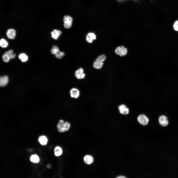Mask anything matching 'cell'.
Segmentation results:
<instances>
[{
    "label": "cell",
    "instance_id": "6da1fadb",
    "mask_svg": "<svg viewBox=\"0 0 178 178\" xmlns=\"http://www.w3.org/2000/svg\"><path fill=\"white\" fill-rule=\"evenodd\" d=\"M70 125L68 122H64L62 119L59 121L57 127L58 131L60 132H64L67 131L69 129Z\"/></svg>",
    "mask_w": 178,
    "mask_h": 178
},
{
    "label": "cell",
    "instance_id": "7a4b0ae2",
    "mask_svg": "<svg viewBox=\"0 0 178 178\" xmlns=\"http://www.w3.org/2000/svg\"><path fill=\"white\" fill-rule=\"evenodd\" d=\"M114 52L117 55L120 57H123L128 54V50L124 46L121 45L117 46L115 48Z\"/></svg>",
    "mask_w": 178,
    "mask_h": 178
},
{
    "label": "cell",
    "instance_id": "3957f363",
    "mask_svg": "<svg viewBox=\"0 0 178 178\" xmlns=\"http://www.w3.org/2000/svg\"><path fill=\"white\" fill-rule=\"evenodd\" d=\"M73 19L72 18L68 15L65 16L63 18L64 26L66 28H70L72 24Z\"/></svg>",
    "mask_w": 178,
    "mask_h": 178
},
{
    "label": "cell",
    "instance_id": "277c9868",
    "mask_svg": "<svg viewBox=\"0 0 178 178\" xmlns=\"http://www.w3.org/2000/svg\"><path fill=\"white\" fill-rule=\"evenodd\" d=\"M137 120L140 124L145 126L147 125L149 122L148 118L144 114H141L137 117Z\"/></svg>",
    "mask_w": 178,
    "mask_h": 178
},
{
    "label": "cell",
    "instance_id": "5b68a950",
    "mask_svg": "<svg viewBox=\"0 0 178 178\" xmlns=\"http://www.w3.org/2000/svg\"><path fill=\"white\" fill-rule=\"evenodd\" d=\"M75 75L76 77L79 79L84 78L86 75L84 73V69L82 68H79L75 71Z\"/></svg>",
    "mask_w": 178,
    "mask_h": 178
},
{
    "label": "cell",
    "instance_id": "8992f818",
    "mask_svg": "<svg viewBox=\"0 0 178 178\" xmlns=\"http://www.w3.org/2000/svg\"><path fill=\"white\" fill-rule=\"evenodd\" d=\"M69 92L70 96L72 98L77 99L79 96L80 91L77 88H73L71 89Z\"/></svg>",
    "mask_w": 178,
    "mask_h": 178
},
{
    "label": "cell",
    "instance_id": "52a82bcc",
    "mask_svg": "<svg viewBox=\"0 0 178 178\" xmlns=\"http://www.w3.org/2000/svg\"><path fill=\"white\" fill-rule=\"evenodd\" d=\"M159 122L160 125L163 127L166 126L168 124L167 118L164 115H162L159 117Z\"/></svg>",
    "mask_w": 178,
    "mask_h": 178
},
{
    "label": "cell",
    "instance_id": "ba28073f",
    "mask_svg": "<svg viewBox=\"0 0 178 178\" xmlns=\"http://www.w3.org/2000/svg\"><path fill=\"white\" fill-rule=\"evenodd\" d=\"M16 31L13 28H10L7 29L6 34L7 37L10 39H14L16 35Z\"/></svg>",
    "mask_w": 178,
    "mask_h": 178
},
{
    "label": "cell",
    "instance_id": "9c48e42d",
    "mask_svg": "<svg viewBox=\"0 0 178 178\" xmlns=\"http://www.w3.org/2000/svg\"><path fill=\"white\" fill-rule=\"evenodd\" d=\"M118 109L120 113L121 114L127 115L129 113V108L124 104H122L119 106Z\"/></svg>",
    "mask_w": 178,
    "mask_h": 178
},
{
    "label": "cell",
    "instance_id": "30bf717a",
    "mask_svg": "<svg viewBox=\"0 0 178 178\" xmlns=\"http://www.w3.org/2000/svg\"><path fill=\"white\" fill-rule=\"evenodd\" d=\"M96 35L93 32H89L88 33L86 37V40L89 43H92L93 41L96 39Z\"/></svg>",
    "mask_w": 178,
    "mask_h": 178
},
{
    "label": "cell",
    "instance_id": "8fae6325",
    "mask_svg": "<svg viewBox=\"0 0 178 178\" xmlns=\"http://www.w3.org/2000/svg\"><path fill=\"white\" fill-rule=\"evenodd\" d=\"M8 82V78L7 76H0V87H3L6 86Z\"/></svg>",
    "mask_w": 178,
    "mask_h": 178
},
{
    "label": "cell",
    "instance_id": "7c38bea8",
    "mask_svg": "<svg viewBox=\"0 0 178 178\" xmlns=\"http://www.w3.org/2000/svg\"><path fill=\"white\" fill-rule=\"evenodd\" d=\"M52 38L54 39L57 40L62 34L61 31L57 29H54L51 33Z\"/></svg>",
    "mask_w": 178,
    "mask_h": 178
},
{
    "label": "cell",
    "instance_id": "4fadbf2b",
    "mask_svg": "<svg viewBox=\"0 0 178 178\" xmlns=\"http://www.w3.org/2000/svg\"><path fill=\"white\" fill-rule=\"evenodd\" d=\"M84 160L86 163L88 164H90L93 163L94 160L93 157L91 156L87 155L84 156Z\"/></svg>",
    "mask_w": 178,
    "mask_h": 178
},
{
    "label": "cell",
    "instance_id": "5bb4252c",
    "mask_svg": "<svg viewBox=\"0 0 178 178\" xmlns=\"http://www.w3.org/2000/svg\"><path fill=\"white\" fill-rule=\"evenodd\" d=\"M38 140L40 143L42 145H46L47 142V139L46 136L44 135L39 136Z\"/></svg>",
    "mask_w": 178,
    "mask_h": 178
},
{
    "label": "cell",
    "instance_id": "9a60e30c",
    "mask_svg": "<svg viewBox=\"0 0 178 178\" xmlns=\"http://www.w3.org/2000/svg\"><path fill=\"white\" fill-rule=\"evenodd\" d=\"M103 65V63L95 60L93 64V67L96 69H101Z\"/></svg>",
    "mask_w": 178,
    "mask_h": 178
},
{
    "label": "cell",
    "instance_id": "2e32d148",
    "mask_svg": "<svg viewBox=\"0 0 178 178\" xmlns=\"http://www.w3.org/2000/svg\"><path fill=\"white\" fill-rule=\"evenodd\" d=\"M54 153L55 155L56 156H60L62 153V148L59 146H56L54 148Z\"/></svg>",
    "mask_w": 178,
    "mask_h": 178
},
{
    "label": "cell",
    "instance_id": "e0dca14e",
    "mask_svg": "<svg viewBox=\"0 0 178 178\" xmlns=\"http://www.w3.org/2000/svg\"><path fill=\"white\" fill-rule=\"evenodd\" d=\"M30 161L34 163H38L40 161V159L38 156L36 155H33L30 157Z\"/></svg>",
    "mask_w": 178,
    "mask_h": 178
},
{
    "label": "cell",
    "instance_id": "ac0fdd59",
    "mask_svg": "<svg viewBox=\"0 0 178 178\" xmlns=\"http://www.w3.org/2000/svg\"><path fill=\"white\" fill-rule=\"evenodd\" d=\"M19 58L23 62L26 61L28 59L27 56L26 54L24 53L20 54L19 56Z\"/></svg>",
    "mask_w": 178,
    "mask_h": 178
},
{
    "label": "cell",
    "instance_id": "d6986e66",
    "mask_svg": "<svg viewBox=\"0 0 178 178\" xmlns=\"http://www.w3.org/2000/svg\"><path fill=\"white\" fill-rule=\"evenodd\" d=\"M8 45L7 42L4 39H2L0 40V46L2 48H6Z\"/></svg>",
    "mask_w": 178,
    "mask_h": 178
},
{
    "label": "cell",
    "instance_id": "ffe728a7",
    "mask_svg": "<svg viewBox=\"0 0 178 178\" xmlns=\"http://www.w3.org/2000/svg\"><path fill=\"white\" fill-rule=\"evenodd\" d=\"M13 50H11L8 51H6L4 53L7 54L11 59L14 58L16 56V55L13 53Z\"/></svg>",
    "mask_w": 178,
    "mask_h": 178
},
{
    "label": "cell",
    "instance_id": "44dd1931",
    "mask_svg": "<svg viewBox=\"0 0 178 178\" xmlns=\"http://www.w3.org/2000/svg\"><path fill=\"white\" fill-rule=\"evenodd\" d=\"M59 51V48L57 46L55 45L53 46L51 49V53L55 55Z\"/></svg>",
    "mask_w": 178,
    "mask_h": 178
},
{
    "label": "cell",
    "instance_id": "7402d4cb",
    "mask_svg": "<svg viewBox=\"0 0 178 178\" xmlns=\"http://www.w3.org/2000/svg\"><path fill=\"white\" fill-rule=\"evenodd\" d=\"M65 55L64 53L63 52L59 51L55 54L56 57L57 58L60 59L63 57Z\"/></svg>",
    "mask_w": 178,
    "mask_h": 178
},
{
    "label": "cell",
    "instance_id": "603a6c76",
    "mask_svg": "<svg viewBox=\"0 0 178 178\" xmlns=\"http://www.w3.org/2000/svg\"><path fill=\"white\" fill-rule=\"evenodd\" d=\"M106 59V56L104 55H102L98 56L96 60L103 62Z\"/></svg>",
    "mask_w": 178,
    "mask_h": 178
},
{
    "label": "cell",
    "instance_id": "cb8c5ba5",
    "mask_svg": "<svg viewBox=\"0 0 178 178\" xmlns=\"http://www.w3.org/2000/svg\"><path fill=\"white\" fill-rule=\"evenodd\" d=\"M2 58L3 61L5 62H8L11 59L8 55L5 53L3 55Z\"/></svg>",
    "mask_w": 178,
    "mask_h": 178
},
{
    "label": "cell",
    "instance_id": "d4e9b609",
    "mask_svg": "<svg viewBox=\"0 0 178 178\" xmlns=\"http://www.w3.org/2000/svg\"><path fill=\"white\" fill-rule=\"evenodd\" d=\"M173 27L175 30L178 31V20L176 21L175 22Z\"/></svg>",
    "mask_w": 178,
    "mask_h": 178
},
{
    "label": "cell",
    "instance_id": "484cf974",
    "mask_svg": "<svg viewBox=\"0 0 178 178\" xmlns=\"http://www.w3.org/2000/svg\"><path fill=\"white\" fill-rule=\"evenodd\" d=\"M126 178L127 177H126L123 175L118 176L116 177V178Z\"/></svg>",
    "mask_w": 178,
    "mask_h": 178
},
{
    "label": "cell",
    "instance_id": "4316f807",
    "mask_svg": "<svg viewBox=\"0 0 178 178\" xmlns=\"http://www.w3.org/2000/svg\"><path fill=\"white\" fill-rule=\"evenodd\" d=\"M117 1L119 2H122L123 1H124L126 0H116ZM133 0L135 1H137V0Z\"/></svg>",
    "mask_w": 178,
    "mask_h": 178
},
{
    "label": "cell",
    "instance_id": "83f0119b",
    "mask_svg": "<svg viewBox=\"0 0 178 178\" xmlns=\"http://www.w3.org/2000/svg\"><path fill=\"white\" fill-rule=\"evenodd\" d=\"M47 167L48 168H50L51 167V166L50 165L48 164L47 165Z\"/></svg>",
    "mask_w": 178,
    "mask_h": 178
}]
</instances>
